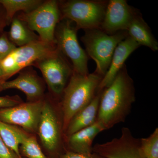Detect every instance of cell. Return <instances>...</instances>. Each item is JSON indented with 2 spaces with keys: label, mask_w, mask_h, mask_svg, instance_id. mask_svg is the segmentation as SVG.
<instances>
[{
  "label": "cell",
  "mask_w": 158,
  "mask_h": 158,
  "mask_svg": "<svg viewBox=\"0 0 158 158\" xmlns=\"http://www.w3.org/2000/svg\"><path fill=\"white\" fill-rule=\"evenodd\" d=\"M135 101L134 81L125 65L111 85L101 92L97 121L106 130L124 122Z\"/></svg>",
  "instance_id": "6da1fadb"
},
{
  "label": "cell",
  "mask_w": 158,
  "mask_h": 158,
  "mask_svg": "<svg viewBox=\"0 0 158 158\" xmlns=\"http://www.w3.org/2000/svg\"><path fill=\"white\" fill-rule=\"evenodd\" d=\"M102 78L94 72L83 75L73 71L59 100L64 135L73 117L94 98Z\"/></svg>",
  "instance_id": "7a4b0ae2"
},
{
  "label": "cell",
  "mask_w": 158,
  "mask_h": 158,
  "mask_svg": "<svg viewBox=\"0 0 158 158\" xmlns=\"http://www.w3.org/2000/svg\"><path fill=\"white\" fill-rule=\"evenodd\" d=\"M81 37L88 58L95 62L94 72L103 77L110 66L114 51L119 43L128 36L127 31L109 34L101 29L84 30Z\"/></svg>",
  "instance_id": "3957f363"
},
{
  "label": "cell",
  "mask_w": 158,
  "mask_h": 158,
  "mask_svg": "<svg viewBox=\"0 0 158 158\" xmlns=\"http://www.w3.org/2000/svg\"><path fill=\"white\" fill-rule=\"evenodd\" d=\"M37 134L43 146L54 155L65 152L63 119L59 101L56 105L44 99Z\"/></svg>",
  "instance_id": "277c9868"
},
{
  "label": "cell",
  "mask_w": 158,
  "mask_h": 158,
  "mask_svg": "<svg viewBox=\"0 0 158 158\" xmlns=\"http://www.w3.org/2000/svg\"><path fill=\"white\" fill-rule=\"evenodd\" d=\"M108 2L102 0L59 1L61 19L71 21L78 31L100 29Z\"/></svg>",
  "instance_id": "5b68a950"
},
{
  "label": "cell",
  "mask_w": 158,
  "mask_h": 158,
  "mask_svg": "<svg viewBox=\"0 0 158 158\" xmlns=\"http://www.w3.org/2000/svg\"><path fill=\"white\" fill-rule=\"evenodd\" d=\"M71 21L62 19L55 30V39L57 48L72 66L73 71L83 75L88 71V57L79 44L77 37L78 30Z\"/></svg>",
  "instance_id": "8992f818"
},
{
  "label": "cell",
  "mask_w": 158,
  "mask_h": 158,
  "mask_svg": "<svg viewBox=\"0 0 158 158\" xmlns=\"http://www.w3.org/2000/svg\"><path fill=\"white\" fill-rule=\"evenodd\" d=\"M16 17L37 32L41 41L56 44L55 30L61 19L59 1H45L33 11L20 13Z\"/></svg>",
  "instance_id": "52a82bcc"
},
{
  "label": "cell",
  "mask_w": 158,
  "mask_h": 158,
  "mask_svg": "<svg viewBox=\"0 0 158 158\" xmlns=\"http://www.w3.org/2000/svg\"><path fill=\"white\" fill-rule=\"evenodd\" d=\"M33 65L41 71L55 98L60 100L73 72L68 59L57 48L37 60Z\"/></svg>",
  "instance_id": "ba28073f"
},
{
  "label": "cell",
  "mask_w": 158,
  "mask_h": 158,
  "mask_svg": "<svg viewBox=\"0 0 158 158\" xmlns=\"http://www.w3.org/2000/svg\"><path fill=\"white\" fill-rule=\"evenodd\" d=\"M57 48L55 44L40 40L27 45L19 47L0 61V67L7 81L15 74L33 65L37 60Z\"/></svg>",
  "instance_id": "9c48e42d"
},
{
  "label": "cell",
  "mask_w": 158,
  "mask_h": 158,
  "mask_svg": "<svg viewBox=\"0 0 158 158\" xmlns=\"http://www.w3.org/2000/svg\"><path fill=\"white\" fill-rule=\"evenodd\" d=\"M44 98L38 101L23 102L12 107L0 109V121L16 126L31 135L37 134Z\"/></svg>",
  "instance_id": "30bf717a"
},
{
  "label": "cell",
  "mask_w": 158,
  "mask_h": 158,
  "mask_svg": "<svg viewBox=\"0 0 158 158\" xmlns=\"http://www.w3.org/2000/svg\"><path fill=\"white\" fill-rule=\"evenodd\" d=\"M93 152L106 158H145L141 150L140 138H135L126 127L122 128L119 138L94 145Z\"/></svg>",
  "instance_id": "8fae6325"
},
{
  "label": "cell",
  "mask_w": 158,
  "mask_h": 158,
  "mask_svg": "<svg viewBox=\"0 0 158 158\" xmlns=\"http://www.w3.org/2000/svg\"><path fill=\"white\" fill-rule=\"evenodd\" d=\"M138 12L126 0H110L100 29L109 34L127 31Z\"/></svg>",
  "instance_id": "7c38bea8"
},
{
  "label": "cell",
  "mask_w": 158,
  "mask_h": 158,
  "mask_svg": "<svg viewBox=\"0 0 158 158\" xmlns=\"http://www.w3.org/2000/svg\"><path fill=\"white\" fill-rule=\"evenodd\" d=\"M14 80L0 83V92L9 89L22 91L27 102L38 101L44 98L45 86L42 79L33 69H23Z\"/></svg>",
  "instance_id": "4fadbf2b"
},
{
  "label": "cell",
  "mask_w": 158,
  "mask_h": 158,
  "mask_svg": "<svg viewBox=\"0 0 158 158\" xmlns=\"http://www.w3.org/2000/svg\"><path fill=\"white\" fill-rule=\"evenodd\" d=\"M140 47L129 36L118 44L114 51L107 71L98 88L97 93L102 92L111 85L119 71L125 65V62L127 58Z\"/></svg>",
  "instance_id": "5bb4252c"
},
{
  "label": "cell",
  "mask_w": 158,
  "mask_h": 158,
  "mask_svg": "<svg viewBox=\"0 0 158 158\" xmlns=\"http://www.w3.org/2000/svg\"><path fill=\"white\" fill-rule=\"evenodd\" d=\"M105 129L98 122L94 124L65 137L66 150L81 154L93 152V142L94 138Z\"/></svg>",
  "instance_id": "9a60e30c"
},
{
  "label": "cell",
  "mask_w": 158,
  "mask_h": 158,
  "mask_svg": "<svg viewBox=\"0 0 158 158\" xmlns=\"http://www.w3.org/2000/svg\"><path fill=\"white\" fill-rule=\"evenodd\" d=\"M101 94H96L91 102L73 117L66 128L64 136L67 137L94 124L97 119Z\"/></svg>",
  "instance_id": "2e32d148"
},
{
  "label": "cell",
  "mask_w": 158,
  "mask_h": 158,
  "mask_svg": "<svg viewBox=\"0 0 158 158\" xmlns=\"http://www.w3.org/2000/svg\"><path fill=\"white\" fill-rule=\"evenodd\" d=\"M127 31L128 36L140 46L147 47L154 52L158 50L157 41L140 12L133 19Z\"/></svg>",
  "instance_id": "e0dca14e"
},
{
  "label": "cell",
  "mask_w": 158,
  "mask_h": 158,
  "mask_svg": "<svg viewBox=\"0 0 158 158\" xmlns=\"http://www.w3.org/2000/svg\"><path fill=\"white\" fill-rule=\"evenodd\" d=\"M11 23L8 37L16 46H23L40 40L38 35L18 18L14 17Z\"/></svg>",
  "instance_id": "ac0fdd59"
},
{
  "label": "cell",
  "mask_w": 158,
  "mask_h": 158,
  "mask_svg": "<svg viewBox=\"0 0 158 158\" xmlns=\"http://www.w3.org/2000/svg\"><path fill=\"white\" fill-rule=\"evenodd\" d=\"M29 135L18 127L0 121V137L19 158H23L19 151L20 145Z\"/></svg>",
  "instance_id": "d6986e66"
},
{
  "label": "cell",
  "mask_w": 158,
  "mask_h": 158,
  "mask_svg": "<svg viewBox=\"0 0 158 158\" xmlns=\"http://www.w3.org/2000/svg\"><path fill=\"white\" fill-rule=\"evenodd\" d=\"M43 2L40 0H0V4L6 11L7 25H9L18 11H23L24 13L31 12Z\"/></svg>",
  "instance_id": "ffe728a7"
},
{
  "label": "cell",
  "mask_w": 158,
  "mask_h": 158,
  "mask_svg": "<svg viewBox=\"0 0 158 158\" xmlns=\"http://www.w3.org/2000/svg\"><path fill=\"white\" fill-rule=\"evenodd\" d=\"M19 151L26 158H48L43 152L35 135L30 134L24 139Z\"/></svg>",
  "instance_id": "44dd1931"
},
{
  "label": "cell",
  "mask_w": 158,
  "mask_h": 158,
  "mask_svg": "<svg viewBox=\"0 0 158 158\" xmlns=\"http://www.w3.org/2000/svg\"><path fill=\"white\" fill-rule=\"evenodd\" d=\"M141 150L145 158H158V128L146 138L140 139Z\"/></svg>",
  "instance_id": "7402d4cb"
},
{
  "label": "cell",
  "mask_w": 158,
  "mask_h": 158,
  "mask_svg": "<svg viewBox=\"0 0 158 158\" xmlns=\"http://www.w3.org/2000/svg\"><path fill=\"white\" fill-rule=\"evenodd\" d=\"M16 46L10 41L8 34L4 32L0 36V61L11 53Z\"/></svg>",
  "instance_id": "603a6c76"
},
{
  "label": "cell",
  "mask_w": 158,
  "mask_h": 158,
  "mask_svg": "<svg viewBox=\"0 0 158 158\" xmlns=\"http://www.w3.org/2000/svg\"><path fill=\"white\" fill-rule=\"evenodd\" d=\"M23 102L21 98L17 95L0 96V109L12 107Z\"/></svg>",
  "instance_id": "cb8c5ba5"
},
{
  "label": "cell",
  "mask_w": 158,
  "mask_h": 158,
  "mask_svg": "<svg viewBox=\"0 0 158 158\" xmlns=\"http://www.w3.org/2000/svg\"><path fill=\"white\" fill-rule=\"evenodd\" d=\"M59 158H106L98 154L92 152L90 154H81L65 150V152L59 156Z\"/></svg>",
  "instance_id": "d4e9b609"
},
{
  "label": "cell",
  "mask_w": 158,
  "mask_h": 158,
  "mask_svg": "<svg viewBox=\"0 0 158 158\" xmlns=\"http://www.w3.org/2000/svg\"><path fill=\"white\" fill-rule=\"evenodd\" d=\"M0 158H19L3 141L0 137Z\"/></svg>",
  "instance_id": "484cf974"
},
{
  "label": "cell",
  "mask_w": 158,
  "mask_h": 158,
  "mask_svg": "<svg viewBox=\"0 0 158 158\" xmlns=\"http://www.w3.org/2000/svg\"><path fill=\"white\" fill-rule=\"evenodd\" d=\"M7 25L6 13L3 6L0 4V36L4 33V29Z\"/></svg>",
  "instance_id": "4316f807"
},
{
  "label": "cell",
  "mask_w": 158,
  "mask_h": 158,
  "mask_svg": "<svg viewBox=\"0 0 158 158\" xmlns=\"http://www.w3.org/2000/svg\"><path fill=\"white\" fill-rule=\"evenodd\" d=\"M4 74L3 70L0 67V83H2L3 81H5L4 80Z\"/></svg>",
  "instance_id": "83f0119b"
}]
</instances>
